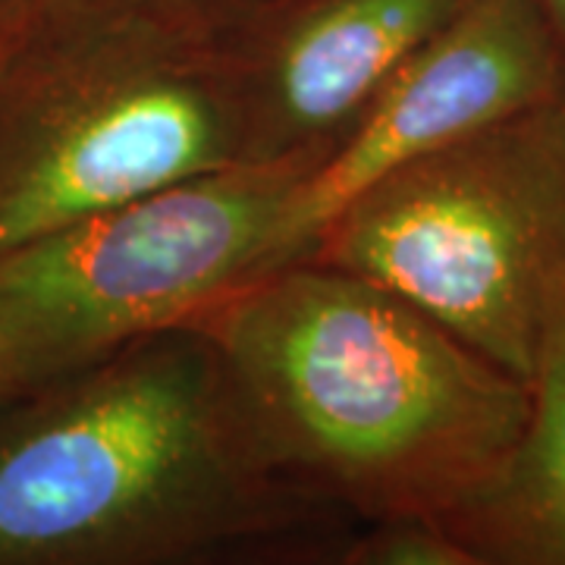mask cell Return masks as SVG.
<instances>
[{"instance_id":"6","label":"cell","mask_w":565,"mask_h":565,"mask_svg":"<svg viewBox=\"0 0 565 565\" xmlns=\"http://www.w3.org/2000/svg\"><path fill=\"white\" fill-rule=\"evenodd\" d=\"M565 95V47L537 0H471L396 70L292 207L289 264L399 163Z\"/></svg>"},{"instance_id":"11","label":"cell","mask_w":565,"mask_h":565,"mask_svg":"<svg viewBox=\"0 0 565 565\" xmlns=\"http://www.w3.org/2000/svg\"><path fill=\"white\" fill-rule=\"evenodd\" d=\"M7 393H17V384H13V374H10V367L0 355V396H7Z\"/></svg>"},{"instance_id":"5","label":"cell","mask_w":565,"mask_h":565,"mask_svg":"<svg viewBox=\"0 0 565 565\" xmlns=\"http://www.w3.org/2000/svg\"><path fill=\"white\" fill-rule=\"evenodd\" d=\"M318 163H236L66 223L0 258V355L17 390L192 323L289 264Z\"/></svg>"},{"instance_id":"3","label":"cell","mask_w":565,"mask_h":565,"mask_svg":"<svg viewBox=\"0 0 565 565\" xmlns=\"http://www.w3.org/2000/svg\"><path fill=\"white\" fill-rule=\"evenodd\" d=\"M255 0H10L0 258L154 189L245 163Z\"/></svg>"},{"instance_id":"4","label":"cell","mask_w":565,"mask_h":565,"mask_svg":"<svg viewBox=\"0 0 565 565\" xmlns=\"http://www.w3.org/2000/svg\"><path fill=\"white\" fill-rule=\"evenodd\" d=\"M308 258L393 289L531 386L565 321V95L393 167Z\"/></svg>"},{"instance_id":"9","label":"cell","mask_w":565,"mask_h":565,"mask_svg":"<svg viewBox=\"0 0 565 565\" xmlns=\"http://www.w3.org/2000/svg\"><path fill=\"white\" fill-rule=\"evenodd\" d=\"M345 550L352 565H475L459 537L434 515H393Z\"/></svg>"},{"instance_id":"12","label":"cell","mask_w":565,"mask_h":565,"mask_svg":"<svg viewBox=\"0 0 565 565\" xmlns=\"http://www.w3.org/2000/svg\"><path fill=\"white\" fill-rule=\"evenodd\" d=\"M0 3H10V0H0Z\"/></svg>"},{"instance_id":"1","label":"cell","mask_w":565,"mask_h":565,"mask_svg":"<svg viewBox=\"0 0 565 565\" xmlns=\"http://www.w3.org/2000/svg\"><path fill=\"white\" fill-rule=\"evenodd\" d=\"M192 323L267 468L367 522L449 519L497 475L531 412V386L333 264H282Z\"/></svg>"},{"instance_id":"7","label":"cell","mask_w":565,"mask_h":565,"mask_svg":"<svg viewBox=\"0 0 565 565\" xmlns=\"http://www.w3.org/2000/svg\"><path fill=\"white\" fill-rule=\"evenodd\" d=\"M471 0H255L243 35L245 163H321Z\"/></svg>"},{"instance_id":"10","label":"cell","mask_w":565,"mask_h":565,"mask_svg":"<svg viewBox=\"0 0 565 565\" xmlns=\"http://www.w3.org/2000/svg\"><path fill=\"white\" fill-rule=\"evenodd\" d=\"M541 3V10L546 13V20L553 25V32L559 35L565 47V0H537Z\"/></svg>"},{"instance_id":"8","label":"cell","mask_w":565,"mask_h":565,"mask_svg":"<svg viewBox=\"0 0 565 565\" xmlns=\"http://www.w3.org/2000/svg\"><path fill=\"white\" fill-rule=\"evenodd\" d=\"M444 522L475 565H565V321L505 462Z\"/></svg>"},{"instance_id":"2","label":"cell","mask_w":565,"mask_h":565,"mask_svg":"<svg viewBox=\"0 0 565 565\" xmlns=\"http://www.w3.org/2000/svg\"><path fill=\"white\" fill-rule=\"evenodd\" d=\"M0 430V565H170L286 522L202 327L122 345Z\"/></svg>"}]
</instances>
